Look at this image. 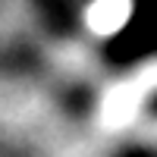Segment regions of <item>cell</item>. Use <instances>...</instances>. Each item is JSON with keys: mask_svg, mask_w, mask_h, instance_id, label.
<instances>
[{"mask_svg": "<svg viewBox=\"0 0 157 157\" xmlns=\"http://www.w3.org/2000/svg\"><path fill=\"white\" fill-rule=\"evenodd\" d=\"M88 19L98 32H116L129 19V0H98L91 6Z\"/></svg>", "mask_w": 157, "mask_h": 157, "instance_id": "6da1fadb", "label": "cell"}]
</instances>
